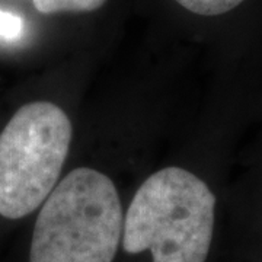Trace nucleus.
I'll list each match as a JSON object with an SVG mask.
<instances>
[{"mask_svg": "<svg viewBox=\"0 0 262 262\" xmlns=\"http://www.w3.org/2000/svg\"><path fill=\"white\" fill-rule=\"evenodd\" d=\"M182 8L201 16H217L239 6L244 0H177Z\"/></svg>", "mask_w": 262, "mask_h": 262, "instance_id": "obj_5", "label": "nucleus"}, {"mask_svg": "<svg viewBox=\"0 0 262 262\" xmlns=\"http://www.w3.org/2000/svg\"><path fill=\"white\" fill-rule=\"evenodd\" d=\"M72 122L56 103L29 102L0 133V215L22 219L56 188L69 155Z\"/></svg>", "mask_w": 262, "mask_h": 262, "instance_id": "obj_3", "label": "nucleus"}, {"mask_svg": "<svg viewBox=\"0 0 262 262\" xmlns=\"http://www.w3.org/2000/svg\"><path fill=\"white\" fill-rule=\"evenodd\" d=\"M24 34V20L20 16L0 9V38L3 39H18Z\"/></svg>", "mask_w": 262, "mask_h": 262, "instance_id": "obj_6", "label": "nucleus"}, {"mask_svg": "<svg viewBox=\"0 0 262 262\" xmlns=\"http://www.w3.org/2000/svg\"><path fill=\"white\" fill-rule=\"evenodd\" d=\"M34 6L41 13L58 12H94L103 6L106 0H32Z\"/></svg>", "mask_w": 262, "mask_h": 262, "instance_id": "obj_4", "label": "nucleus"}, {"mask_svg": "<svg viewBox=\"0 0 262 262\" xmlns=\"http://www.w3.org/2000/svg\"><path fill=\"white\" fill-rule=\"evenodd\" d=\"M124 215L114 182L91 168L72 170L44 201L29 262H113Z\"/></svg>", "mask_w": 262, "mask_h": 262, "instance_id": "obj_2", "label": "nucleus"}, {"mask_svg": "<svg viewBox=\"0 0 262 262\" xmlns=\"http://www.w3.org/2000/svg\"><path fill=\"white\" fill-rule=\"evenodd\" d=\"M215 196L207 184L177 166L150 175L124 217L122 248L150 249L153 262H206L214 230Z\"/></svg>", "mask_w": 262, "mask_h": 262, "instance_id": "obj_1", "label": "nucleus"}]
</instances>
